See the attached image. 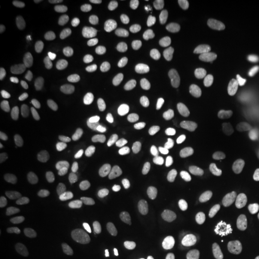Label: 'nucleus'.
Returning a JSON list of instances; mask_svg holds the SVG:
<instances>
[{
  "mask_svg": "<svg viewBox=\"0 0 259 259\" xmlns=\"http://www.w3.org/2000/svg\"><path fill=\"white\" fill-rule=\"evenodd\" d=\"M222 52L223 56L227 59L234 61V63H239V61H242L246 58L247 48H246L245 42L241 38L229 37L223 42Z\"/></svg>",
  "mask_w": 259,
  "mask_h": 259,
  "instance_id": "nucleus-17",
  "label": "nucleus"
},
{
  "mask_svg": "<svg viewBox=\"0 0 259 259\" xmlns=\"http://www.w3.org/2000/svg\"><path fill=\"white\" fill-rule=\"evenodd\" d=\"M79 259H100L99 254L89 247H82L78 251Z\"/></svg>",
  "mask_w": 259,
  "mask_h": 259,
  "instance_id": "nucleus-35",
  "label": "nucleus"
},
{
  "mask_svg": "<svg viewBox=\"0 0 259 259\" xmlns=\"http://www.w3.org/2000/svg\"><path fill=\"white\" fill-rule=\"evenodd\" d=\"M244 259H259V250L255 246H247L244 251Z\"/></svg>",
  "mask_w": 259,
  "mask_h": 259,
  "instance_id": "nucleus-36",
  "label": "nucleus"
},
{
  "mask_svg": "<svg viewBox=\"0 0 259 259\" xmlns=\"http://www.w3.org/2000/svg\"><path fill=\"white\" fill-rule=\"evenodd\" d=\"M234 149V144L228 137H223V136H219L215 137L209 143V154L211 157L221 158L229 155Z\"/></svg>",
  "mask_w": 259,
  "mask_h": 259,
  "instance_id": "nucleus-19",
  "label": "nucleus"
},
{
  "mask_svg": "<svg viewBox=\"0 0 259 259\" xmlns=\"http://www.w3.org/2000/svg\"><path fill=\"white\" fill-rule=\"evenodd\" d=\"M251 174L255 180H259V156L255 158L251 166Z\"/></svg>",
  "mask_w": 259,
  "mask_h": 259,
  "instance_id": "nucleus-38",
  "label": "nucleus"
},
{
  "mask_svg": "<svg viewBox=\"0 0 259 259\" xmlns=\"http://www.w3.org/2000/svg\"><path fill=\"white\" fill-rule=\"evenodd\" d=\"M239 131L244 136H247V137L259 136V115H245L239 122Z\"/></svg>",
  "mask_w": 259,
  "mask_h": 259,
  "instance_id": "nucleus-23",
  "label": "nucleus"
},
{
  "mask_svg": "<svg viewBox=\"0 0 259 259\" xmlns=\"http://www.w3.org/2000/svg\"><path fill=\"white\" fill-rule=\"evenodd\" d=\"M2 259H22V255L19 252L9 251V252H6L4 255H3Z\"/></svg>",
  "mask_w": 259,
  "mask_h": 259,
  "instance_id": "nucleus-39",
  "label": "nucleus"
},
{
  "mask_svg": "<svg viewBox=\"0 0 259 259\" xmlns=\"http://www.w3.org/2000/svg\"><path fill=\"white\" fill-rule=\"evenodd\" d=\"M229 23V15L221 10H213L206 12L202 17V24L204 28L210 30H220L227 27Z\"/></svg>",
  "mask_w": 259,
  "mask_h": 259,
  "instance_id": "nucleus-18",
  "label": "nucleus"
},
{
  "mask_svg": "<svg viewBox=\"0 0 259 259\" xmlns=\"http://www.w3.org/2000/svg\"><path fill=\"white\" fill-rule=\"evenodd\" d=\"M12 74H14V67L11 66V64L8 63V61H3L0 64V82H8L12 77Z\"/></svg>",
  "mask_w": 259,
  "mask_h": 259,
  "instance_id": "nucleus-34",
  "label": "nucleus"
},
{
  "mask_svg": "<svg viewBox=\"0 0 259 259\" xmlns=\"http://www.w3.org/2000/svg\"><path fill=\"white\" fill-rule=\"evenodd\" d=\"M225 4L229 8L238 10H248L254 6L253 0H226Z\"/></svg>",
  "mask_w": 259,
  "mask_h": 259,
  "instance_id": "nucleus-33",
  "label": "nucleus"
},
{
  "mask_svg": "<svg viewBox=\"0 0 259 259\" xmlns=\"http://www.w3.org/2000/svg\"><path fill=\"white\" fill-rule=\"evenodd\" d=\"M52 211H53L56 218L61 221L63 223H67L70 222L71 220V213L69 211V209L64 205L63 203L60 202H53L52 203Z\"/></svg>",
  "mask_w": 259,
  "mask_h": 259,
  "instance_id": "nucleus-30",
  "label": "nucleus"
},
{
  "mask_svg": "<svg viewBox=\"0 0 259 259\" xmlns=\"http://www.w3.org/2000/svg\"><path fill=\"white\" fill-rule=\"evenodd\" d=\"M5 241L11 246H22L27 242V238L21 231L12 226H4L2 229Z\"/></svg>",
  "mask_w": 259,
  "mask_h": 259,
  "instance_id": "nucleus-27",
  "label": "nucleus"
},
{
  "mask_svg": "<svg viewBox=\"0 0 259 259\" xmlns=\"http://www.w3.org/2000/svg\"><path fill=\"white\" fill-rule=\"evenodd\" d=\"M179 83V76L174 71H163V72L158 73L156 77L153 79L150 84V95L158 99V97L166 95L170 90H173Z\"/></svg>",
  "mask_w": 259,
  "mask_h": 259,
  "instance_id": "nucleus-9",
  "label": "nucleus"
},
{
  "mask_svg": "<svg viewBox=\"0 0 259 259\" xmlns=\"http://www.w3.org/2000/svg\"><path fill=\"white\" fill-rule=\"evenodd\" d=\"M88 126L93 132H102L109 119V108L105 102H94L89 107Z\"/></svg>",
  "mask_w": 259,
  "mask_h": 259,
  "instance_id": "nucleus-12",
  "label": "nucleus"
},
{
  "mask_svg": "<svg viewBox=\"0 0 259 259\" xmlns=\"http://www.w3.org/2000/svg\"><path fill=\"white\" fill-rule=\"evenodd\" d=\"M242 163L240 161H232L226 164H221L213 170L216 178L221 180H233L241 176L242 173Z\"/></svg>",
  "mask_w": 259,
  "mask_h": 259,
  "instance_id": "nucleus-21",
  "label": "nucleus"
},
{
  "mask_svg": "<svg viewBox=\"0 0 259 259\" xmlns=\"http://www.w3.org/2000/svg\"><path fill=\"white\" fill-rule=\"evenodd\" d=\"M85 5L89 6V8H96V6L105 4V0H85Z\"/></svg>",
  "mask_w": 259,
  "mask_h": 259,
  "instance_id": "nucleus-40",
  "label": "nucleus"
},
{
  "mask_svg": "<svg viewBox=\"0 0 259 259\" xmlns=\"http://www.w3.org/2000/svg\"><path fill=\"white\" fill-rule=\"evenodd\" d=\"M109 156L112 158L113 167L119 173H126L131 168L132 161L128 150L122 145L120 141L114 142L109 148Z\"/></svg>",
  "mask_w": 259,
  "mask_h": 259,
  "instance_id": "nucleus-16",
  "label": "nucleus"
},
{
  "mask_svg": "<svg viewBox=\"0 0 259 259\" xmlns=\"http://www.w3.org/2000/svg\"><path fill=\"white\" fill-rule=\"evenodd\" d=\"M246 105V100L244 96L236 95L232 97H227L222 100L219 105V112L222 115H233L241 112Z\"/></svg>",
  "mask_w": 259,
  "mask_h": 259,
  "instance_id": "nucleus-22",
  "label": "nucleus"
},
{
  "mask_svg": "<svg viewBox=\"0 0 259 259\" xmlns=\"http://www.w3.org/2000/svg\"><path fill=\"white\" fill-rule=\"evenodd\" d=\"M80 194H82V184L76 177H70L63 190V196L70 202L76 203L79 200Z\"/></svg>",
  "mask_w": 259,
  "mask_h": 259,
  "instance_id": "nucleus-26",
  "label": "nucleus"
},
{
  "mask_svg": "<svg viewBox=\"0 0 259 259\" xmlns=\"http://www.w3.org/2000/svg\"><path fill=\"white\" fill-rule=\"evenodd\" d=\"M171 50H173V44H171L169 38L166 36L156 37L149 44L145 58L151 64L162 63L169 56Z\"/></svg>",
  "mask_w": 259,
  "mask_h": 259,
  "instance_id": "nucleus-10",
  "label": "nucleus"
},
{
  "mask_svg": "<svg viewBox=\"0 0 259 259\" xmlns=\"http://www.w3.org/2000/svg\"><path fill=\"white\" fill-rule=\"evenodd\" d=\"M16 181L12 173L8 169L0 170V199L5 200L15 190Z\"/></svg>",
  "mask_w": 259,
  "mask_h": 259,
  "instance_id": "nucleus-24",
  "label": "nucleus"
},
{
  "mask_svg": "<svg viewBox=\"0 0 259 259\" xmlns=\"http://www.w3.org/2000/svg\"><path fill=\"white\" fill-rule=\"evenodd\" d=\"M59 160L66 169H74L80 164L83 157V144L79 136L74 131L66 132L60 139Z\"/></svg>",
  "mask_w": 259,
  "mask_h": 259,
  "instance_id": "nucleus-3",
  "label": "nucleus"
},
{
  "mask_svg": "<svg viewBox=\"0 0 259 259\" xmlns=\"http://www.w3.org/2000/svg\"><path fill=\"white\" fill-rule=\"evenodd\" d=\"M151 227L163 235H178L186 228L185 215L173 210H164L151 218Z\"/></svg>",
  "mask_w": 259,
  "mask_h": 259,
  "instance_id": "nucleus-4",
  "label": "nucleus"
},
{
  "mask_svg": "<svg viewBox=\"0 0 259 259\" xmlns=\"http://www.w3.org/2000/svg\"><path fill=\"white\" fill-rule=\"evenodd\" d=\"M170 203L178 206H192L200 199V192L197 187L192 185H185L176 187L168 194Z\"/></svg>",
  "mask_w": 259,
  "mask_h": 259,
  "instance_id": "nucleus-11",
  "label": "nucleus"
},
{
  "mask_svg": "<svg viewBox=\"0 0 259 259\" xmlns=\"http://www.w3.org/2000/svg\"><path fill=\"white\" fill-rule=\"evenodd\" d=\"M40 59L44 69L51 74H58L64 67V56L56 41L45 40L40 46Z\"/></svg>",
  "mask_w": 259,
  "mask_h": 259,
  "instance_id": "nucleus-5",
  "label": "nucleus"
},
{
  "mask_svg": "<svg viewBox=\"0 0 259 259\" xmlns=\"http://www.w3.org/2000/svg\"><path fill=\"white\" fill-rule=\"evenodd\" d=\"M31 10L38 17L46 19H57L63 16V10L59 6L46 2H34L31 4Z\"/></svg>",
  "mask_w": 259,
  "mask_h": 259,
  "instance_id": "nucleus-20",
  "label": "nucleus"
},
{
  "mask_svg": "<svg viewBox=\"0 0 259 259\" xmlns=\"http://www.w3.org/2000/svg\"><path fill=\"white\" fill-rule=\"evenodd\" d=\"M111 93L118 101H131L139 95V89L134 79L121 78L113 84Z\"/></svg>",
  "mask_w": 259,
  "mask_h": 259,
  "instance_id": "nucleus-15",
  "label": "nucleus"
},
{
  "mask_svg": "<svg viewBox=\"0 0 259 259\" xmlns=\"http://www.w3.org/2000/svg\"><path fill=\"white\" fill-rule=\"evenodd\" d=\"M156 0H122L121 5L126 9H144L156 5Z\"/></svg>",
  "mask_w": 259,
  "mask_h": 259,
  "instance_id": "nucleus-32",
  "label": "nucleus"
},
{
  "mask_svg": "<svg viewBox=\"0 0 259 259\" xmlns=\"http://www.w3.org/2000/svg\"><path fill=\"white\" fill-rule=\"evenodd\" d=\"M120 139L119 141L121 142L122 145L127 149L128 151L136 150L138 148V145L141 144V136L138 134H135V132L128 131V130H122L120 131Z\"/></svg>",
  "mask_w": 259,
  "mask_h": 259,
  "instance_id": "nucleus-29",
  "label": "nucleus"
},
{
  "mask_svg": "<svg viewBox=\"0 0 259 259\" xmlns=\"http://www.w3.org/2000/svg\"><path fill=\"white\" fill-rule=\"evenodd\" d=\"M65 166L60 160L41 161L30 164L27 169V179L30 184L40 186L53 185L63 178Z\"/></svg>",
  "mask_w": 259,
  "mask_h": 259,
  "instance_id": "nucleus-2",
  "label": "nucleus"
},
{
  "mask_svg": "<svg viewBox=\"0 0 259 259\" xmlns=\"http://www.w3.org/2000/svg\"><path fill=\"white\" fill-rule=\"evenodd\" d=\"M137 27L145 31H163L169 25V19L166 15L157 12H144L136 18Z\"/></svg>",
  "mask_w": 259,
  "mask_h": 259,
  "instance_id": "nucleus-13",
  "label": "nucleus"
},
{
  "mask_svg": "<svg viewBox=\"0 0 259 259\" xmlns=\"http://www.w3.org/2000/svg\"><path fill=\"white\" fill-rule=\"evenodd\" d=\"M109 211V198L106 193L97 192L87 203V216L94 227L101 226L106 221Z\"/></svg>",
  "mask_w": 259,
  "mask_h": 259,
  "instance_id": "nucleus-7",
  "label": "nucleus"
},
{
  "mask_svg": "<svg viewBox=\"0 0 259 259\" xmlns=\"http://www.w3.org/2000/svg\"><path fill=\"white\" fill-rule=\"evenodd\" d=\"M118 259H141L134 251L128 250V248H121L118 252Z\"/></svg>",
  "mask_w": 259,
  "mask_h": 259,
  "instance_id": "nucleus-37",
  "label": "nucleus"
},
{
  "mask_svg": "<svg viewBox=\"0 0 259 259\" xmlns=\"http://www.w3.org/2000/svg\"><path fill=\"white\" fill-rule=\"evenodd\" d=\"M157 131L164 141L176 142L183 137L184 126L179 119L174 118V116H168V118H163L158 121Z\"/></svg>",
  "mask_w": 259,
  "mask_h": 259,
  "instance_id": "nucleus-14",
  "label": "nucleus"
},
{
  "mask_svg": "<svg viewBox=\"0 0 259 259\" xmlns=\"http://www.w3.org/2000/svg\"><path fill=\"white\" fill-rule=\"evenodd\" d=\"M242 80V74L229 67L212 66L205 74V87L213 95H228L238 92L241 88Z\"/></svg>",
  "mask_w": 259,
  "mask_h": 259,
  "instance_id": "nucleus-1",
  "label": "nucleus"
},
{
  "mask_svg": "<svg viewBox=\"0 0 259 259\" xmlns=\"http://www.w3.org/2000/svg\"><path fill=\"white\" fill-rule=\"evenodd\" d=\"M25 200H27L29 205L35 206V208L44 209L46 208L47 205L46 197H45L42 193H38V192H28L25 194Z\"/></svg>",
  "mask_w": 259,
  "mask_h": 259,
  "instance_id": "nucleus-31",
  "label": "nucleus"
},
{
  "mask_svg": "<svg viewBox=\"0 0 259 259\" xmlns=\"http://www.w3.org/2000/svg\"><path fill=\"white\" fill-rule=\"evenodd\" d=\"M179 63L184 67H190L199 59V50L194 45H186L179 52Z\"/></svg>",
  "mask_w": 259,
  "mask_h": 259,
  "instance_id": "nucleus-25",
  "label": "nucleus"
},
{
  "mask_svg": "<svg viewBox=\"0 0 259 259\" xmlns=\"http://www.w3.org/2000/svg\"><path fill=\"white\" fill-rule=\"evenodd\" d=\"M71 236L69 233L66 232H60L57 235H54L53 238L48 241L47 244V250L51 252H58L63 248L66 247L70 244Z\"/></svg>",
  "mask_w": 259,
  "mask_h": 259,
  "instance_id": "nucleus-28",
  "label": "nucleus"
},
{
  "mask_svg": "<svg viewBox=\"0 0 259 259\" xmlns=\"http://www.w3.org/2000/svg\"><path fill=\"white\" fill-rule=\"evenodd\" d=\"M66 95H67V99H69L70 101H77V100H78V96H77V93L74 89H70L69 92H67Z\"/></svg>",
  "mask_w": 259,
  "mask_h": 259,
  "instance_id": "nucleus-41",
  "label": "nucleus"
},
{
  "mask_svg": "<svg viewBox=\"0 0 259 259\" xmlns=\"http://www.w3.org/2000/svg\"><path fill=\"white\" fill-rule=\"evenodd\" d=\"M170 162V156L163 149H150L145 151L141 160V169L143 173L154 176L163 171Z\"/></svg>",
  "mask_w": 259,
  "mask_h": 259,
  "instance_id": "nucleus-6",
  "label": "nucleus"
},
{
  "mask_svg": "<svg viewBox=\"0 0 259 259\" xmlns=\"http://www.w3.org/2000/svg\"><path fill=\"white\" fill-rule=\"evenodd\" d=\"M234 238L231 233L220 232L212 238L209 245L210 259H228L234 251Z\"/></svg>",
  "mask_w": 259,
  "mask_h": 259,
  "instance_id": "nucleus-8",
  "label": "nucleus"
}]
</instances>
